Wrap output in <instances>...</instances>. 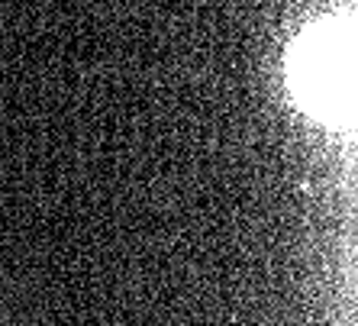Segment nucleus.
<instances>
[{
	"instance_id": "1",
	"label": "nucleus",
	"mask_w": 358,
	"mask_h": 326,
	"mask_svg": "<svg viewBox=\"0 0 358 326\" xmlns=\"http://www.w3.org/2000/svg\"><path fill=\"white\" fill-rule=\"evenodd\" d=\"M352 55L348 36L333 20L310 26L291 52V91L303 113L320 123L336 126L348 113V87H352Z\"/></svg>"
}]
</instances>
